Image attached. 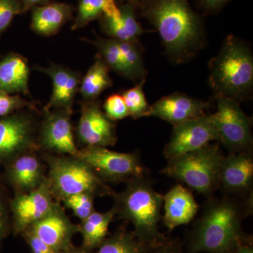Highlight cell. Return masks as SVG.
<instances>
[{
	"mask_svg": "<svg viewBox=\"0 0 253 253\" xmlns=\"http://www.w3.org/2000/svg\"><path fill=\"white\" fill-rule=\"evenodd\" d=\"M137 9L156 28L172 61L186 62L204 47L206 33L202 18L188 0H141Z\"/></svg>",
	"mask_w": 253,
	"mask_h": 253,
	"instance_id": "6da1fadb",
	"label": "cell"
},
{
	"mask_svg": "<svg viewBox=\"0 0 253 253\" xmlns=\"http://www.w3.org/2000/svg\"><path fill=\"white\" fill-rule=\"evenodd\" d=\"M244 208L231 199H210L195 227L191 253H233L243 244Z\"/></svg>",
	"mask_w": 253,
	"mask_h": 253,
	"instance_id": "7a4b0ae2",
	"label": "cell"
},
{
	"mask_svg": "<svg viewBox=\"0 0 253 253\" xmlns=\"http://www.w3.org/2000/svg\"><path fill=\"white\" fill-rule=\"evenodd\" d=\"M209 83L215 98L224 96L239 101L250 99L253 89V56L244 42L226 38L222 47L210 61Z\"/></svg>",
	"mask_w": 253,
	"mask_h": 253,
	"instance_id": "3957f363",
	"label": "cell"
},
{
	"mask_svg": "<svg viewBox=\"0 0 253 253\" xmlns=\"http://www.w3.org/2000/svg\"><path fill=\"white\" fill-rule=\"evenodd\" d=\"M113 196L116 214L130 221L136 239L151 249L164 243L159 231L163 196L155 191L148 179L143 177L130 181L122 192Z\"/></svg>",
	"mask_w": 253,
	"mask_h": 253,
	"instance_id": "277c9868",
	"label": "cell"
},
{
	"mask_svg": "<svg viewBox=\"0 0 253 253\" xmlns=\"http://www.w3.org/2000/svg\"><path fill=\"white\" fill-rule=\"evenodd\" d=\"M44 159L49 168L46 179L54 199L62 201L81 193L95 197L113 196L116 193L87 164L76 156L46 154Z\"/></svg>",
	"mask_w": 253,
	"mask_h": 253,
	"instance_id": "5b68a950",
	"label": "cell"
},
{
	"mask_svg": "<svg viewBox=\"0 0 253 253\" xmlns=\"http://www.w3.org/2000/svg\"><path fill=\"white\" fill-rule=\"evenodd\" d=\"M224 157L219 144H210L168 160L161 173L210 197L219 188V169Z\"/></svg>",
	"mask_w": 253,
	"mask_h": 253,
	"instance_id": "8992f818",
	"label": "cell"
},
{
	"mask_svg": "<svg viewBox=\"0 0 253 253\" xmlns=\"http://www.w3.org/2000/svg\"><path fill=\"white\" fill-rule=\"evenodd\" d=\"M106 183L130 182L145 177V169L135 154L120 153L103 146H84L76 156Z\"/></svg>",
	"mask_w": 253,
	"mask_h": 253,
	"instance_id": "52a82bcc",
	"label": "cell"
},
{
	"mask_svg": "<svg viewBox=\"0 0 253 253\" xmlns=\"http://www.w3.org/2000/svg\"><path fill=\"white\" fill-rule=\"evenodd\" d=\"M217 111L210 114L217 129L219 142L232 153L251 150L253 144L252 123L241 109L239 102L229 97L215 98Z\"/></svg>",
	"mask_w": 253,
	"mask_h": 253,
	"instance_id": "ba28073f",
	"label": "cell"
},
{
	"mask_svg": "<svg viewBox=\"0 0 253 253\" xmlns=\"http://www.w3.org/2000/svg\"><path fill=\"white\" fill-rule=\"evenodd\" d=\"M214 141H219L217 129L210 114H206L173 126L170 139L165 147V157L168 160L179 157Z\"/></svg>",
	"mask_w": 253,
	"mask_h": 253,
	"instance_id": "9c48e42d",
	"label": "cell"
},
{
	"mask_svg": "<svg viewBox=\"0 0 253 253\" xmlns=\"http://www.w3.org/2000/svg\"><path fill=\"white\" fill-rule=\"evenodd\" d=\"M33 115L16 113L0 120V158H16L39 149Z\"/></svg>",
	"mask_w": 253,
	"mask_h": 253,
	"instance_id": "30bf717a",
	"label": "cell"
},
{
	"mask_svg": "<svg viewBox=\"0 0 253 253\" xmlns=\"http://www.w3.org/2000/svg\"><path fill=\"white\" fill-rule=\"evenodd\" d=\"M71 113L68 110L44 109L38 138L39 148L56 154L77 156L79 149L73 136Z\"/></svg>",
	"mask_w": 253,
	"mask_h": 253,
	"instance_id": "8fae6325",
	"label": "cell"
},
{
	"mask_svg": "<svg viewBox=\"0 0 253 253\" xmlns=\"http://www.w3.org/2000/svg\"><path fill=\"white\" fill-rule=\"evenodd\" d=\"M54 199L47 179L31 192L16 194L11 203L15 235L22 234L45 217L56 204Z\"/></svg>",
	"mask_w": 253,
	"mask_h": 253,
	"instance_id": "7c38bea8",
	"label": "cell"
},
{
	"mask_svg": "<svg viewBox=\"0 0 253 253\" xmlns=\"http://www.w3.org/2000/svg\"><path fill=\"white\" fill-rule=\"evenodd\" d=\"M79 141L85 146H113L117 142L116 126L96 100L84 101L78 126Z\"/></svg>",
	"mask_w": 253,
	"mask_h": 253,
	"instance_id": "4fadbf2b",
	"label": "cell"
},
{
	"mask_svg": "<svg viewBox=\"0 0 253 253\" xmlns=\"http://www.w3.org/2000/svg\"><path fill=\"white\" fill-rule=\"evenodd\" d=\"M28 229L56 253L72 246L73 236L80 231L79 224L71 221L58 202L45 217Z\"/></svg>",
	"mask_w": 253,
	"mask_h": 253,
	"instance_id": "5bb4252c",
	"label": "cell"
},
{
	"mask_svg": "<svg viewBox=\"0 0 253 253\" xmlns=\"http://www.w3.org/2000/svg\"><path fill=\"white\" fill-rule=\"evenodd\" d=\"M210 107V102L176 92L151 106L150 117L160 118L174 126L205 116Z\"/></svg>",
	"mask_w": 253,
	"mask_h": 253,
	"instance_id": "9a60e30c",
	"label": "cell"
},
{
	"mask_svg": "<svg viewBox=\"0 0 253 253\" xmlns=\"http://www.w3.org/2000/svg\"><path fill=\"white\" fill-rule=\"evenodd\" d=\"M253 182V157L251 150L231 153L224 157L219 169V187L228 194H244Z\"/></svg>",
	"mask_w": 253,
	"mask_h": 253,
	"instance_id": "2e32d148",
	"label": "cell"
},
{
	"mask_svg": "<svg viewBox=\"0 0 253 253\" xmlns=\"http://www.w3.org/2000/svg\"><path fill=\"white\" fill-rule=\"evenodd\" d=\"M33 69L45 73L52 81L51 98L44 109L72 111L73 101L79 91L81 73L55 63L47 67L34 66Z\"/></svg>",
	"mask_w": 253,
	"mask_h": 253,
	"instance_id": "e0dca14e",
	"label": "cell"
},
{
	"mask_svg": "<svg viewBox=\"0 0 253 253\" xmlns=\"http://www.w3.org/2000/svg\"><path fill=\"white\" fill-rule=\"evenodd\" d=\"M163 222L169 231L189 223L199 208L191 191L181 184H176L163 196Z\"/></svg>",
	"mask_w": 253,
	"mask_h": 253,
	"instance_id": "ac0fdd59",
	"label": "cell"
},
{
	"mask_svg": "<svg viewBox=\"0 0 253 253\" xmlns=\"http://www.w3.org/2000/svg\"><path fill=\"white\" fill-rule=\"evenodd\" d=\"M34 152L25 153L14 158L9 168V177L17 194L31 192L46 179L44 165Z\"/></svg>",
	"mask_w": 253,
	"mask_h": 253,
	"instance_id": "d6986e66",
	"label": "cell"
},
{
	"mask_svg": "<svg viewBox=\"0 0 253 253\" xmlns=\"http://www.w3.org/2000/svg\"><path fill=\"white\" fill-rule=\"evenodd\" d=\"M121 16L118 18L102 16L99 18L101 28L110 38L120 42L138 41L145 31L136 19L137 4L122 3L119 6Z\"/></svg>",
	"mask_w": 253,
	"mask_h": 253,
	"instance_id": "ffe728a7",
	"label": "cell"
},
{
	"mask_svg": "<svg viewBox=\"0 0 253 253\" xmlns=\"http://www.w3.org/2000/svg\"><path fill=\"white\" fill-rule=\"evenodd\" d=\"M29 65L25 56L8 55L0 61V91L7 94H29Z\"/></svg>",
	"mask_w": 253,
	"mask_h": 253,
	"instance_id": "44dd1931",
	"label": "cell"
},
{
	"mask_svg": "<svg viewBox=\"0 0 253 253\" xmlns=\"http://www.w3.org/2000/svg\"><path fill=\"white\" fill-rule=\"evenodd\" d=\"M73 7L65 3H48L32 9L31 28L36 34L54 36L71 19Z\"/></svg>",
	"mask_w": 253,
	"mask_h": 253,
	"instance_id": "7402d4cb",
	"label": "cell"
},
{
	"mask_svg": "<svg viewBox=\"0 0 253 253\" xmlns=\"http://www.w3.org/2000/svg\"><path fill=\"white\" fill-rule=\"evenodd\" d=\"M116 214L113 208L104 212L94 211L89 217L81 221L79 233L83 236L82 247L89 253L97 249L106 239L110 224Z\"/></svg>",
	"mask_w": 253,
	"mask_h": 253,
	"instance_id": "603a6c76",
	"label": "cell"
},
{
	"mask_svg": "<svg viewBox=\"0 0 253 253\" xmlns=\"http://www.w3.org/2000/svg\"><path fill=\"white\" fill-rule=\"evenodd\" d=\"M109 68L96 55V60L82 78L79 92L84 101L96 100L99 95L113 85Z\"/></svg>",
	"mask_w": 253,
	"mask_h": 253,
	"instance_id": "cb8c5ba5",
	"label": "cell"
},
{
	"mask_svg": "<svg viewBox=\"0 0 253 253\" xmlns=\"http://www.w3.org/2000/svg\"><path fill=\"white\" fill-rule=\"evenodd\" d=\"M102 16L114 18L121 16L119 6L116 4V0H80L72 30L81 29Z\"/></svg>",
	"mask_w": 253,
	"mask_h": 253,
	"instance_id": "d4e9b609",
	"label": "cell"
},
{
	"mask_svg": "<svg viewBox=\"0 0 253 253\" xmlns=\"http://www.w3.org/2000/svg\"><path fill=\"white\" fill-rule=\"evenodd\" d=\"M150 249L136 239L134 232L121 229L106 238L95 253H146Z\"/></svg>",
	"mask_w": 253,
	"mask_h": 253,
	"instance_id": "484cf974",
	"label": "cell"
},
{
	"mask_svg": "<svg viewBox=\"0 0 253 253\" xmlns=\"http://www.w3.org/2000/svg\"><path fill=\"white\" fill-rule=\"evenodd\" d=\"M118 44L126 71L125 78L137 83L146 80L147 71L145 68L142 50L139 41H118Z\"/></svg>",
	"mask_w": 253,
	"mask_h": 253,
	"instance_id": "4316f807",
	"label": "cell"
},
{
	"mask_svg": "<svg viewBox=\"0 0 253 253\" xmlns=\"http://www.w3.org/2000/svg\"><path fill=\"white\" fill-rule=\"evenodd\" d=\"M86 41L96 48L98 56L102 59L109 70L125 78L126 71L118 41L112 38L106 39L101 37H97L93 41Z\"/></svg>",
	"mask_w": 253,
	"mask_h": 253,
	"instance_id": "83f0119b",
	"label": "cell"
},
{
	"mask_svg": "<svg viewBox=\"0 0 253 253\" xmlns=\"http://www.w3.org/2000/svg\"><path fill=\"white\" fill-rule=\"evenodd\" d=\"M145 81L146 80L139 82L135 86L125 91L122 94L129 116L134 119L150 117L151 106L148 104L144 94Z\"/></svg>",
	"mask_w": 253,
	"mask_h": 253,
	"instance_id": "f1b7e54d",
	"label": "cell"
},
{
	"mask_svg": "<svg viewBox=\"0 0 253 253\" xmlns=\"http://www.w3.org/2000/svg\"><path fill=\"white\" fill-rule=\"evenodd\" d=\"M94 198L93 195L81 193L68 196L62 201L66 208L71 209L73 214L83 221L96 211L94 209Z\"/></svg>",
	"mask_w": 253,
	"mask_h": 253,
	"instance_id": "f546056e",
	"label": "cell"
},
{
	"mask_svg": "<svg viewBox=\"0 0 253 253\" xmlns=\"http://www.w3.org/2000/svg\"><path fill=\"white\" fill-rule=\"evenodd\" d=\"M104 111L106 116L112 121H120L129 116L122 95L115 94L109 96L105 101Z\"/></svg>",
	"mask_w": 253,
	"mask_h": 253,
	"instance_id": "4dcf8cb0",
	"label": "cell"
},
{
	"mask_svg": "<svg viewBox=\"0 0 253 253\" xmlns=\"http://www.w3.org/2000/svg\"><path fill=\"white\" fill-rule=\"evenodd\" d=\"M21 13V0H0V35L9 27L15 16Z\"/></svg>",
	"mask_w": 253,
	"mask_h": 253,
	"instance_id": "1f68e13d",
	"label": "cell"
},
{
	"mask_svg": "<svg viewBox=\"0 0 253 253\" xmlns=\"http://www.w3.org/2000/svg\"><path fill=\"white\" fill-rule=\"evenodd\" d=\"M26 107H31V103L19 95H9L0 91V117L8 116L15 111Z\"/></svg>",
	"mask_w": 253,
	"mask_h": 253,
	"instance_id": "d6a6232c",
	"label": "cell"
},
{
	"mask_svg": "<svg viewBox=\"0 0 253 253\" xmlns=\"http://www.w3.org/2000/svg\"><path fill=\"white\" fill-rule=\"evenodd\" d=\"M21 235L27 243L32 253H58L40 239L30 229L24 231Z\"/></svg>",
	"mask_w": 253,
	"mask_h": 253,
	"instance_id": "836d02e7",
	"label": "cell"
},
{
	"mask_svg": "<svg viewBox=\"0 0 253 253\" xmlns=\"http://www.w3.org/2000/svg\"><path fill=\"white\" fill-rule=\"evenodd\" d=\"M10 225L8 215L6 214L4 204L0 196V247L3 241L6 239L9 234Z\"/></svg>",
	"mask_w": 253,
	"mask_h": 253,
	"instance_id": "e575fe53",
	"label": "cell"
},
{
	"mask_svg": "<svg viewBox=\"0 0 253 253\" xmlns=\"http://www.w3.org/2000/svg\"><path fill=\"white\" fill-rule=\"evenodd\" d=\"M232 0H198L201 7L208 13H215Z\"/></svg>",
	"mask_w": 253,
	"mask_h": 253,
	"instance_id": "d590c367",
	"label": "cell"
},
{
	"mask_svg": "<svg viewBox=\"0 0 253 253\" xmlns=\"http://www.w3.org/2000/svg\"><path fill=\"white\" fill-rule=\"evenodd\" d=\"M21 2L22 4V13H23L36 6L48 4L49 3V0H21Z\"/></svg>",
	"mask_w": 253,
	"mask_h": 253,
	"instance_id": "8d00e7d4",
	"label": "cell"
},
{
	"mask_svg": "<svg viewBox=\"0 0 253 253\" xmlns=\"http://www.w3.org/2000/svg\"><path fill=\"white\" fill-rule=\"evenodd\" d=\"M153 253H176V251L172 243H163L156 248Z\"/></svg>",
	"mask_w": 253,
	"mask_h": 253,
	"instance_id": "74e56055",
	"label": "cell"
},
{
	"mask_svg": "<svg viewBox=\"0 0 253 253\" xmlns=\"http://www.w3.org/2000/svg\"><path fill=\"white\" fill-rule=\"evenodd\" d=\"M58 253H91L88 252L87 251H86L85 249H83L82 246L81 247H77V246H75L74 245H73L71 247L68 248V249L66 250H63V251H61V252Z\"/></svg>",
	"mask_w": 253,
	"mask_h": 253,
	"instance_id": "f35d334b",
	"label": "cell"
},
{
	"mask_svg": "<svg viewBox=\"0 0 253 253\" xmlns=\"http://www.w3.org/2000/svg\"><path fill=\"white\" fill-rule=\"evenodd\" d=\"M233 253H253V249L252 246L242 244L238 246Z\"/></svg>",
	"mask_w": 253,
	"mask_h": 253,
	"instance_id": "ab89813d",
	"label": "cell"
},
{
	"mask_svg": "<svg viewBox=\"0 0 253 253\" xmlns=\"http://www.w3.org/2000/svg\"><path fill=\"white\" fill-rule=\"evenodd\" d=\"M116 1H120L121 3L125 2H132L134 3V4H138L141 1V0H116Z\"/></svg>",
	"mask_w": 253,
	"mask_h": 253,
	"instance_id": "60d3db41",
	"label": "cell"
}]
</instances>
